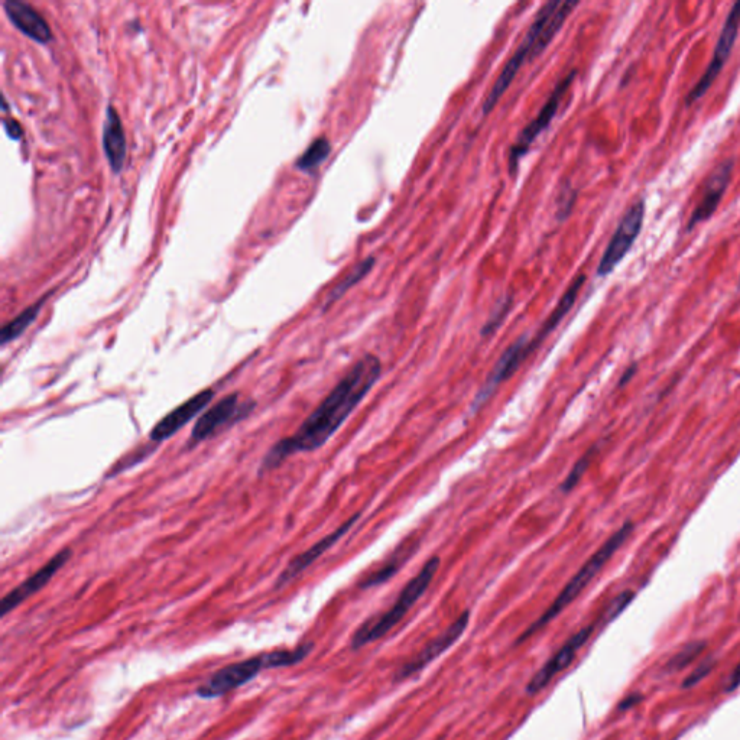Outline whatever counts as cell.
I'll return each mask as SVG.
<instances>
[{"instance_id": "11", "label": "cell", "mask_w": 740, "mask_h": 740, "mask_svg": "<svg viewBox=\"0 0 740 740\" xmlns=\"http://www.w3.org/2000/svg\"><path fill=\"white\" fill-rule=\"evenodd\" d=\"M469 622L470 612L469 610H464L462 615H460L456 621L451 623L449 628H447L443 634L434 638L433 641H431L430 644L425 645V647L421 649L415 657H412L410 661L405 662V664L399 668L397 674H395V683L407 680V678L412 677V675L420 673V671H423L427 665H430L431 662L436 661L440 655H443L447 649L453 647V645L462 638L464 632H466Z\"/></svg>"}, {"instance_id": "18", "label": "cell", "mask_w": 740, "mask_h": 740, "mask_svg": "<svg viewBox=\"0 0 740 740\" xmlns=\"http://www.w3.org/2000/svg\"><path fill=\"white\" fill-rule=\"evenodd\" d=\"M103 149H105L110 168L115 174H119L123 165H125L128 146H126L122 120H120L118 110L113 106H107L106 109V120L105 125H103Z\"/></svg>"}, {"instance_id": "5", "label": "cell", "mask_w": 740, "mask_h": 740, "mask_svg": "<svg viewBox=\"0 0 740 740\" xmlns=\"http://www.w3.org/2000/svg\"><path fill=\"white\" fill-rule=\"evenodd\" d=\"M262 670H268L265 652L245 661L233 662L217 670L206 683L197 687V697L203 700L219 699L229 694L230 691L238 690L251 683L261 674Z\"/></svg>"}, {"instance_id": "4", "label": "cell", "mask_w": 740, "mask_h": 740, "mask_svg": "<svg viewBox=\"0 0 740 740\" xmlns=\"http://www.w3.org/2000/svg\"><path fill=\"white\" fill-rule=\"evenodd\" d=\"M545 16H547V9H545V6H542L537 16H535L534 21H532L524 40L516 48L515 54L509 58L508 63L505 64L501 74H499L498 79H496L495 84L490 89L488 96H486L485 102L482 105L483 115H489L495 109L499 100L502 99L503 94L508 92L509 87L514 83L515 77L518 76L522 66L532 60L535 45L538 44L542 27H544Z\"/></svg>"}, {"instance_id": "26", "label": "cell", "mask_w": 740, "mask_h": 740, "mask_svg": "<svg viewBox=\"0 0 740 740\" xmlns=\"http://www.w3.org/2000/svg\"><path fill=\"white\" fill-rule=\"evenodd\" d=\"M511 307H512L511 297L503 298L501 303L496 305L495 310H493L492 314H490L489 320L486 321L485 326H483V329H482L483 337L492 336V334H495L496 331L499 330V327L502 326L503 321H505V318L508 317L509 311H511Z\"/></svg>"}, {"instance_id": "29", "label": "cell", "mask_w": 740, "mask_h": 740, "mask_svg": "<svg viewBox=\"0 0 740 740\" xmlns=\"http://www.w3.org/2000/svg\"><path fill=\"white\" fill-rule=\"evenodd\" d=\"M712 668L713 661L703 662V664H701L700 667L697 668L696 671H694V673L688 675L686 680H684L683 686L688 688L693 687L694 684L700 683V681L703 680V678L706 677V675L709 674L710 671H712Z\"/></svg>"}, {"instance_id": "25", "label": "cell", "mask_w": 740, "mask_h": 740, "mask_svg": "<svg viewBox=\"0 0 740 740\" xmlns=\"http://www.w3.org/2000/svg\"><path fill=\"white\" fill-rule=\"evenodd\" d=\"M704 647H706L704 642H691V644L686 645V647L681 649V651H678L677 654L671 658L670 662L667 664V670L675 673V671L681 670V668H686L694 658L699 657L701 652H703Z\"/></svg>"}, {"instance_id": "22", "label": "cell", "mask_w": 740, "mask_h": 740, "mask_svg": "<svg viewBox=\"0 0 740 740\" xmlns=\"http://www.w3.org/2000/svg\"><path fill=\"white\" fill-rule=\"evenodd\" d=\"M415 548H417V545H412L411 542L410 547L404 548V550H399V554H395L388 563L381 567V569L370 574L368 579L360 584V586H362L363 589H369V587L381 586L382 583L388 582V580L392 579V577L397 574V571L401 569L402 564L405 563L408 555H410L412 551H415Z\"/></svg>"}, {"instance_id": "2", "label": "cell", "mask_w": 740, "mask_h": 740, "mask_svg": "<svg viewBox=\"0 0 740 740\" xmlns=\"http://www.w3.org/2000/svg\"><path fill=\"white\" fill-rule=\"evenodd\" d=\"M634 529L635 527L632 522H625V524H623L622 527L612 535V537L608 538V540L605 541V544H603L602 547H600L599 550H597L596 553L593 554L582 567H580V570L571 577L570 582L567 583L566 586H564V589L558 593L557 597H555L550 608L545 610L540 618L532 623L524 634L519 636L516 644H521L525 639L531 638L532 635L537 634L538 631H541L542 628L550 625L558 615H561L564 610L569 608L571 603H573L577 597L582 595L583 590L596 579L597 574L605 569L610 558L618 553L619 548L628 541V538L631 537Z\"/></svg>"}, {"instance_id": "10", "label": "cell", "mask_w": 740, "mask_h": 740, "mask_svg": "<svg viewBox=\"0 0 740 740\" xmlns=\"http://www.w3.org/2000/svg\"><path fill=\"white\" fill-rule=\"evenodd\" d=\"M528 342V336H521L502 353L498 362L493 366L492 372L489 373L485 384H483L482 388L477 392L475 399H473L472 405H470L472 412L482 410L488 404L489 399L498 391L499 386L503 382L508 381L516 370L521 368L522 363L532 355L529 352Z\"/></svg>"}, {"instance_id": "3", "label": "cell", "mask_w": 740, "mask_h": 740, "mask_svg": "<svg viewBox=\"0 0 740 740\" xmlns=\"http://www.w3.org/2000/svg\"><path fill=\"white\" fill-rule=\"evenodd\" d=\"M440 566V557H437V555L431 557L424 564L423 569L418 571L417 576L412 577L410 582L405 584L404 589L401 590L398 599L395 600L391 608L382 613V615L369 619V621H366L357 629L352 636V648L359 649L365 647V645L379 641L388 632H391L405 618V615L410 612L412 606L425 595L428 587L433 583L434 577L437 576Z\"/></svg>"}, {"instance_id": "14", "label": "cell", "mask_w": 740, "mask_h": 740, "mask_svg": "<svg viewBox=\"0 0 740 740\" xmlns=\"http://www.w3.org/2000/svg\"><path fill=\"white\" fill-rule=\"evenodd\" d=\"M214 389L206 388L200 391L199 394L194 395L183 404L175 407L174 410L168 412L165 417H162L157 424L152 428L149 433V440L151 443L158 444L164 443L168 438L175 436L178 431L183 430L185 425L191 423L197 415L206 410L209 407L210 402L213 401Z\"/></svg>"}, {"instance_id": "21", "label": "cell", "mask_w": 740, "mask_h": 740, "mask_svg": "<svg viewBox=\"0 0 740 740\" xmlns=\"http://www.w3.org/2000/svg\"><path fill=\"white\" fill-rule=\"evenodd\" d=\"M375 264L376 259L373 258V256H369V258L363 259L362 262H359V264L353 268V271L350 272V274H347L346 277H344L342 281H340L339 284L331 290L329 297H327L326 304H324V310H327L330 305L339 301L347 291L352 290V288L356 287L359 282H362L363 279L368 277L370 272L373 271V268H375Z\"/></svg>"}, {"instance_id": "17", "label": "cell", "mask_w": 740, "mask_h": 740, "mask_svg": "<svg viewBox=\"0 0 740 740\" xmlns=\"http://www.w3.org/2000/svg\"><path fill=\"white\" fill-rule=\"evenodd\" d=\"M3 8H5V14L9 21L14 24V27L31 40L40 42V44H48L53 40V32H51L50 25L45 21L44 16L28 3L19 2V0H6Z\"/></svg>"}, {"instance_id": "24", "label": "cell", "mask_w": 740, "mask_h": 740, "mask_svg": "<svg viewBox=\"0 0 740 740\" xmlns=\"http://www.w3.org/2000/svg\"><path fill=\"white\" fill-rule=\"evenodd\" d=\"M597 450H599V447L593 446L592 449L587 450L586 453L577 460L576 464L571 467L569 475L566 476V479H564V482L561 483L560 486V489L563 490L564 493H570L571 490L579 485L584 473L587 472L593 459H595Z\"/></svg>"}, {"instance_id": "33", "label": "cell", "mask_w": 740, "mask_h": 740, "mask_svg": "<svg viewBox=\"0 0 740 740\" xmlns=\"http://www.w3.org/2000/svg\"><path fill=\"white\" fill-rule=\"evenodd\" d=\"M635 701H638V699H636V697H631V699H628L626 701H623V703H621V709H628L629 704H634Z\"/></svg>"}, {"instance_id": "7", "label": "cell", "mask_w": 740, "mask_h": 740, "mask_svg": "<svg viewBox=\"0 0 740 740\" xmlns=\"http://www.w3.org/2000/svg\"><path fill=\"white\" fill-rule=\"evenodd\" d=\"M645 201L638 200L629 207L628 212L622 217L621 223L616 227L608 248L603 253L600 264L597 266L599 277H608L615 271L616 266L621 264L623 258L628 255L634 246L636 238L644 226Z\"/></svg>"}, {"instance_id": "19", "label": "cell", "mask_w": 740, "mask_h": 740, "mask_svg": "<svg viewBox=\"0 0 740 740\" xmlns=\"http://www.w3.org/2000/svg\"><path fill=\"white\" fill-rule=\"evenodd\" d=\"M584 282H586V275H577L576 279L571 282L570 287L567 288V291L564 292L563 297H561L560 301L555 305L554 310L551 311L550 316H548L547 320L542 323L540 330L537 331V334H535L534 337L529 339V344H531V349L534 350V352L535 349H537V347L540 346V344L544 342V340L547 339L555 329H557L558 324L564 320V317L570 313L571 308L576 304L577 297H579L580 290H582Z\"/></svg>"}, {"instance_id": "1", "label": "cell", "mask_w": 740, "mask_h": 740, "mask_svg": "<svg viewBox=\"0 0 740 740\" xmlns=\"http://www.w3.org/2000/svg\"><path fill=\"white\" fill-rule=\"evenodd\" d=\"M381 375L382 362L378 356L368 353L360 357L298 430L269 449L259 466V475L277 469L294 454L321 449L368 397Z\"/></svg>"}, {"instance_id": "6", "label": "cell", "mask_w": 740, "mask_h": 740, "mask_svg": "<svg viewBox=\"0 0 740 740\" xmlns=\"http://www.w3.org/2000/svg\"><path fill=\"white\" fill-rule=\"evenodd\" d=\"M576 76V70L570 71V73L557 84V87H555L551 96L548 97L545 105L541 107L537 118L531 120V122L525 126L524 131L519 133L515 144L511 146V152H509V170H511L512 174L518 170L519 161H521L522 157L527 155V152L529 151V148H531V145L534 144L535 139H537L542 132L547 131L548 126L553 122L558 109H560L561 99H563L564 94H566L571 84H573Z\"/></svg>"}, {"instance_id": "23", "label": "cell", "mask_w": 740, "mask_h": 740, "mask_svg": "<svg viewBox=\"0 0 740 740\" xmlns=\"http://www.w3.org/2000/svg\"><path fill=\"white\" fill-rule=\"evenodd\" d=\"M331 152V144L327 138H318L313 142L297 161L298 170L311 172L317 170Z\"/></svg>"}, {"instance_id": "32", "label": "cell", "mask_w": 740, "mask_h": 740, "mask_svg": "<svg viewBox=\"0 0 740 740\" xmlns=\"http://www.w3.org/2000/svg\"><path fill=\"white\" fill-rule=\"evenodd\" d=\"M634 372H635V368L629 369L628 372H626L625 375H623L621 385L625 384V382H628L629 378H631V376L634 375Z\"/></svg>"}, {"instance_id": "15", "label": "cell", "mask_w": 740, "mask_h": 740, "mask_svg": "<svg viewBox=\"0 0 740 740\" xmlns=\"http://www.w3.org/2000/svg\"><path fill=\"white\" fill-rule=\"evenodd\" d=\"M359 519L360 514L350 516V518L347 519L346 522H343L339 528L334 529V531L330 532L326 537L321 538V540L317 541L313 547L308 548L304 553L298 554L297 557L292 558L290 563L287 564V567H285V569L282 570V573L279 574L277 583H275V589H282V587L287 586V584H290L292 580L297 579L300 574H303L308 567L313 566L318 558L323 557L330 548H333L337 542L342 540L344 535H346L350 529L355 527Z\"/></svg>"}, {"instance_id": "13", "label": "cell", "mask_w": 740, "mask_h": 740, "mask_svg": "<svg viewBox=\"0 0 740 740\" xmlns=\"http://www.w3.org/2000/svg\"><path fill=\"white\" fill-rule=\"evenodd\" d=\"M593 631H595V625H589L586 628L580 629L577 634L571 635L569 641L558 649L553 657L545 662L540 670L534 674V677L529 680L528 686L525 688L529 696H535V694L540 693L558 674L563 673L566 668L570 667L571 662L579 654L580 649L589 641Z\"/></svg>"}, {"instance_id": "12", "label": "cell", "mask_w": 740, "mask_h": 740, "mask_svg": "<svg viewBox=\"0 0 740 740\" xmlns=\"http://www.w3.org/2000/svg\"><path fill=\"white\" fill-rule=\"evenodd\" d=\"M71 555H73V551L70 548H64L63 551L50 558L47 564H44L40 570L35 571L32 576H29L25 582L12 589L8 595L3 597L2 603H0V616L5 618L9 613L14 612L16 608H19L29 597L41 592L54 579L55 574L66 566L68 561H70Z\"/></svg>"}, {"instance_id": "20", "label": "cell", "mask_w": 740, "mask_h": 740, "mask_svg": "<svg viewBox=\"0 0 740 740\" xmlns=\"http://www.w3.org/2000/svg\"><path fill=\"white\" fill-rule=\"evenodd\" d=\"M48 297L50 295H45L37 303L29 305L19 316H16L14 320L9 321V323L3 326L2 331H0V344L2 346L15 342V340H18L29 329V326L40 316L42 307H44Z\"/></svg>"}, {"instance_id": "16", "label": "cell", "mask_w": 740, "mask_h": 740, "mask_svg": "<svg viewBox=\"0 0 740 740\" xmlns=\"http://www.w3.org/2000/svg\"><path fill=\"white\" fill-rule=\"evenodd\" d=\"M733 167H735L733 159H726L722 164L717 165L712 174L709 175L699 204H697L690 220H688L687 232H691L700 223L707 222L716 213L717 207H719L720 201H722L727 187H729L730 180H732Z\"/></svg>"}, {"instance_id": "28", "label": "cell", "mask_w": 740, "mask_h": 740, "mask_svg": "<svg viewBox=\"0 0 740 740\" xmlns=\"http://www.w3.org/2000/svg\"><path fill=\"white\" fill-rule=\"evenodd\" d=\"M149 447H146V449H138L136 451H133L132 454H129V456H126V459L120 460L119 464H116L115 467H113L112 473L110 475H118V473L122 472V470L128 469V467H132L133 464H138L141 462L142 459H145L146 456H149Z\"/></svg>"}, {"instance_id": "8", "label": "cell", "mask_w": 740, "mask_h": 740, "mask_svg": "<svg viewBox=\"0 0 740 740\" xmlns=\"http://www.w3.org/2000/svg\"><path fill=\"white\" fill-rule=\"evenodd\" d=\"M740 29V2H736L733 8L730 9L729 15H727L725 25H723L722 32H720L719 41H717L716 48L712 61H710L709 67L704 71L703 76L697 81L696 86L690 90V93L686 97V105L691 106L700 100L707 92L710 87L713 86L719 74L722 73L723 67L726 66L727 60H729L730 54H732L733 47H735L736 40H738Z\"/></svg>"}, {"instance_id": "9", "label": "cell", "mask_w": 740, "mask_h": 740, "mask_svg": "<svg viewBox=\"0 0 740 740\" xmlns=\"http://www.w3.org/2000/svg\"><path fill=\"white\" fill-rule=\"evenodd\" d=\"M252 408L253 402L240 404L238 392L226 395L200 415L188 438V449H193L197 444L216 436L222 428L232 424L233 421L242 420L252 411Z\"/></svg>"}, {"instance_id": "27", "label": "cell", "mask_w": 740, "mask_h": 740, "mask_svg": "<svg viewBox=\"0 0 740 740\" xmlns=\"http://www.w3.org/2000/svg\"><path fill=\"white\" fill-rule=\"evenodd\" d=\"M634 597L635 593L631 592V590H626V592L621 593V595L613 600L612 605L609 606L608 612H606V619H608V621H612V619H615L616 616H618L619 613L623 612L626 606H628L629 603L632 602V599H634Z\"/></svg>"}, {"instance_id": "30", "label": "cell", "mask_w": 740, "mask_h": 740, "mask_svg": "<svg viewBox=\"0 0 740 740\" xmlns=\"http://www.w3.org/2000/svg\"><path fill=\"white\" fill-rule=\"evenodd\" d=\"M3 125H5L6 133H8L9 138L15 139V141H18V139L21 138L22 128L16 120L5 119L3 120Z\"/></svg>"}, {"instance_id": "31", "label": "cell", "mask_w": 740, "mask_h": 740, "mask_svg": "<svg viewBox=\"0 0 740 740\" xmlns=\"http://www.w3.org/2000/svg\"><path fill=\"white\" fill-rule=\"evenodd\" d=\"M740 687V662L738 665H736L735 670H733V673L730 674L729 680H727V687L726 691L727 693H732V691H735L736 688Z\"/></svg>"}]
</instances>
